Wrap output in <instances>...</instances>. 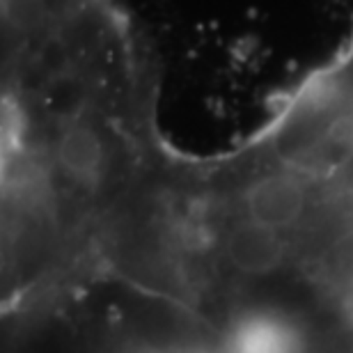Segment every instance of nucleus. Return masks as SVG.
I'll return each instance as SVG.
<instances>
[{
    "instance_id": "nucleus-1",
    "label": "nucleus",
    "mask_w": 353,
    "mask_h": 353,
    "mask_svg": "<svg viewBox=\"0 0 353 353\" xmlns=\"http://www.w3.org/2000/svg\"><path fill=\"white\" fill-rule=\"evenodd\" d=\"M221 250L228 264L245 278H266L287 262V234L232 211L223 228Z\"/></svg>"
},
{
    "instance_id": "nucleus-2",
    "label": "nucleus",
    "mask_w": 353,
    "mask_h": 353,
    "mask_svg": "<svg viewBox=\"0 0 353 353\" xmlns=\"http://www.w3.org/2000/svg\"><path fill=\"white\" fill-rule=\"evenodd\" d=\"M232 353H303V340L275 314H250L230 340Z\"/></svg>"
},
{
    "instance_id": "nucleus-3",
    "label": "nucleus",
    "mask_w": 353,
    "mask_h": 353,
    "mask_svg": "<svg viewBox=\"0 0 353 353\" xmlns=\"http://www.w3.org/2000/svg\"><path fill=\"white\" fill-rule=\"evenodd\" d=\"M266 126H268V124H266ZM268 129H271V126H268ZM271 131H273V129H271ZM273 133H275V131H273ZM275 136H278V133H275ZM296 157H299V154H296ZM299 159H301V157H299ZM301 161H303V159H301ZM303 163H305V161H303ZM305 165H307V163H305ZM307 168H310V165H307ZM310 170H312V168H310ZM312 172H314V170H312ZM314 176H316V174H314ZM316 181H319V176H316ZM319 183H321V181H319ZM319 190H321V186H319Z\"/></svg>"
}]
</instances>
